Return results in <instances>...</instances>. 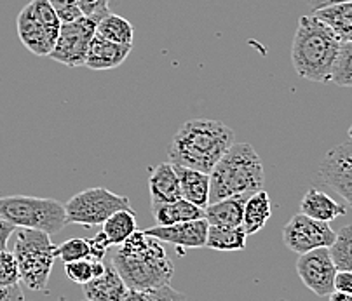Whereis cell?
Segmentation results:
<instances>
[{
  "mask_svg": "<svg viewBox=\"0 0 352 301\" xmlns=\"http://www.w3.org/2000/svg\"><path fill=\"white\" fill-rule=\"evenodd\" d=\"M349 140H351V143H352V126H351V129H349Z\"/></svg>",
  "mask_w": 352,
  "mask_h": 301,
  "instance_id": "60d3db41",
  "label": "cell"
},
{
  "mask_svg": "<svg viewBox=\"0 0 352 301\" xmlns=\"http://www.w3.org/2000/svg\"><path fill=\"white\" fill-rule=\"evenodd\" d=\"M148 192L152 202H175L184 199L175 164L162 162L150 168Z\"/></svg>",
  "mask_w": 352,
  "mask_h": 301,
  "instance_id": "2e32d148",
  "label": "cell"
},
{
  "mask_svg": "<svg viewBox=\"0 0 352 301\" xmlns=\"http://www.w3.org/2000/svg\"><path fill=\"white\" fill-rule=\"evenodd\" d=\"M16 28H18V37L21 44L34 52L35 56H49L56 42L51 38L45 26L37 18L32 2L21 9L16 19Z\"/></svg>",
  "mask_w": 352,
  "mask_h": 301,
  "instance_id": "4fadbf2b",
  "label": "cell"
},
{
  "mask_svg": "<svg viewBox=\"0 0 352 301\" xmlns=\"http://www.w3.org/2000/svg\"><path fill=\"white\" fill-rule=\"evenodd\" d=\"M148 293V300L150 301H187V296L180 291L173 289L171 286H162L157 287V289L146 291Z\"/></svg>",
  "mask_w": 352,
  "mask_h": 301,
  "instance_id": "d6a6232c",
  "label": "cell"
},
{
  "mask_svg": "<svg viewBox=\"0 0 352 301\" xmlns=\"http://www.w3.org/2000/svg\"><path fill=\"white\" fill-rule=\"evenodd\" d=\"M122 301H150L148 293L146 291H138V289H129L126 293V296L122 298Z\"/></svg>",
  "mask_w": 352,
  "mask_h": 301,
  "instance_id": "74e56055",
  "label": "cell"
},
{
  "mask_svg": "<svg viewBox=\"0 0 352 301\" xmlns=\"http://www.w3.org/2000/svg\"><path fill=\"white\" fill-rule=\"evenodd\" d=\"M58 245L53 244L51 235L41 230L19 228L16 234L14 253L18 261L21 282L35 293L47 291L49 277L56 261Z\"/></svg>",
  "mask_w": 352,
  "mask_h": 301,
  "instance_id": "5b68a950",
  "label": "cell"
},
{
  "mask_svg": "<svg viewBox=\"0 0 352 301\" xmlns=\"http://www.w3.org/2000/svg\"><path fill=\"white\" fill-rule=\"evenodd\" d=\"M84 301H89V300H84Z\"/></svg>",
  "mask_w": 352,
  "mask_h": 301,
  "instance_id": "b9f144b4",
  "label": "cell"
},
{
  "mask_svg": "<svg viewBox=\"0 0 352 301\" xmlns=\"http://www.w3.org/2000/svg\"><path fill=\"white\" fill-rule=\"evenodd\" d=\"M250 195H236V197L221 199L218 202H210L204 209V220L210 227H243L244 205Z\"/></svg>",
  "mask_w": 352,
  "mask_h": 301,
  "instance_id": "ac0fdd59",
  "label": "cell"
},
{
  "mask_svg": "<svg viewBox=\"0 0 352 301\" xmlns=\"http://www.w3.org/2000/svg\"><path fill=\"white\" fill-rule=\"evenodd\" d=\"M322 185L337 192L352 209V143H342L328 150L319 164Z\"/></svg>",
  "mask_w": 352,
  "mask_h": 301,
  "instance_id": "8fae6325",
  "label": "cell"
},
{
  "mask_svg": "<svg viewBox=\"0 0 352 301\" xmlns=\"http://www.w3.org/2000/svg\"><path fill=\"white\" fill-rule=\"evenodd\" d=\"M96 19L86 18V16L70 23H61L60 37L49 58L65 67H84L91 41L96 35Z\"/></svg>",
  "mask_w": 352,
  "mask_h": 301,
  "instance_id": "ba28073f",
  "label": "cell"
},
{
  "mask_svg": "<svg viewBox=\"0 0 352 301\" xmlns=\"http://www.w3.org/2000/svg\"><path fill=\"white\" fill-rule=\"evenodd\" d=\"M246 232L243 227H210L206 238V247L221 253L243 251L246 247Z\"/></svg>",
  "mask_w": 352,
  "mask_h": 301,
  "instance_id": "603a6c76",
  "label": "cell"
},
{
  "mask_svg": "<svg viewBox=\"0 0 352 301\" xmlns=\"http://www.w3.org/2000/svg\"><path fill=\"white\" fill-rule=\"evenodd\" d=\"M84 296L89 301H122L129 287L113 267V263H105V271L102 276L84 284Z\"/></svg>",
  "mask_w": 352,
  "mask_h": 301,
  "instance_id": "9a60e30c",
  "label": "cell"
},
{
  "mask_svg": "<svg viewBox=\"0 0 352 301\" xmlns=\"http://www.w3.org/2000/svg\"><path fill=\"white\" fill-rule=\"evenodd\" d=\"M270 216H272V204H270V197L265 190H260L256 194L250 195L246 205H244L243 218V228L248 237L263 230Z\"/></svg>",
  "mask_w": 352,
  "mask_h": 301,
  "instance_id": "44dd1931",
  "label": "cell"
},
{
  "mask_svg": "<svg viewBox=\"0 0 352 301\" xmlns=\"http://www.w3.org/2000/svg\"><path fill=\"white\" fill-rule=\"evenodd\" d=\"M112 263L129 289L152 291L168 286L175 274L162 242L140 230L119 245Z\"/></svg>",
  "mask_w": 352,
  "mask_h": 301,
  "instance_id": "6da1fadb",
  "label": "cell"
},
{
  "mask_svg": "<svg viewBox=\"0 0 352 301\" xmlns=\"http://www.w3.org/2000/svg\"><path fill=\"white\" fill-rule=\"evenodd\" d=\"M110 0H77V5H79L82 16L91 19H96L100 23V19L105 18L107 14H110L109 8Z\"/></svg>",
  "mask_w": 352,
  "mask_h": 301,
  "instance_id": "4dcf8cb0",
  "label": "cell"
},
{
  "mask_svg": "<svg viewBox=\"0 0 352 301\" xmlns=\"http://www.w3.org/2000/svg\"><path fill=\"white\" fill-rule=\"evenodd\" d=\"M330 254L337 270L352 271V225H345L337 232Z\"/></svg>",
  "mask_w": 352,
  "mask_h": 301,
  "instance_id": "484cf974",
  "label": "cell"
},
{
  "mask_svg": "<svg viewBox=\"0 0 352 301\" xmlns=\"http://www.w3.org/2000/svg\"><path fill=\"white\" fill-rule=\"evenodd\" d=\"M0 216L16 228L41 230L47 235L60 234L68 225L65 204L30 195L0 197Z\"/></svg>",
  "mask_w": 352,
  "mask_h": 301,
  "instance_id": "8992f818",
  "label": "cell"
},
{
  "mask_svg": "<svg viewBox=\"0 0 352 301\" xmlns=\"http://www.w3.org/2000/svg\"><path fill=\"white\" fill-rule=\"evenodd\" d=\"M21 282L18 261L11 251H0V286L9 287Z\"/></svg>",
  "mask_w": 352,
  "mask_h": 301,
  "instance_id": "f546056e",
  "label": "cell"
},
{
  "mask_svg": "<svg viewBox=\"0 0 352 301\" xmlns=\"http://www.w3.org/2000/svg\"><path fill=\"white\" fill-rule=\"evenodd\" d=\"M0 301H25V296H23V291L19 287V284L9 287L0 286Z\"/></svg>",
  "mask_w": 352,
  "mask_h": 301,
  "instance_id": "d590c367",
  "label": "cell"
},
{
  "mask_svg": "<svg viewBox=\"0 0 352 301\" xmlns=\"http://www.w3.org/2000/svg\"><path fill=\"white\" fill-rule=\"evenodd\" d=\"M136 230H138L136 228V214L131 209L113 212L103 223V232H105L112 245H120L124 241H128Z\"/></svg>",
  "mask_w": 352,
  "mask_h": 301,
  "instance_id": "d4e9b609",
  "label": "cell"
},
{
  "mask_svg": "<svg viewBox=\"0 0 352 301\" xmlns=\"http://www.w3.org/2000/svg\"><path fill=\"white\" fill-rule=\"evenodd\" d=\"M122 209H131L129 199L113 194L103 186L82 190L65 204L68 225H80L87 228L103 225L113 212Z\"/></svg>",
  "mask_w": 352,
  "mask_h": 301,
  "instance_id": "52a82bcc",
  "label": "cell"
},
{
  "mask_svg": "<svg viewBox=\"0 0 352 301\" xmlns=\"http://www.w3.org/2000/svg\"><path fill=\"white\" fill-rule=\"evenodd\" d=\"M340 2H351V0H307V4L311 5L314 11L322 8H328V5H333V4H340Z\"/></svg>",
  "mask_w": 352,
  "mask_h": 301,
  "instance_id": "f35d334b",
  "label": "cell"
},
{
  "mask_svg": "<svg viewBox=\"0 0 352 301\" xmlns=\"http://www.w3.org/2000/svg\"><path fill=\"white\" fill-rule=\"evenodd\" d=\"M208 230H210V223L206 220H194V221H184V223L169 225V227H157L148 228L145 230L146 235L157 237L161 242H169L178 247H206Z\"/></svg>",
  "mask_w": 352,
  "mask_h": 301,
  "instance_id": "7c38bea8",
  "label": "cell"
},
{
  "mask_svg": "<svg viewBox=\"0 0 352 301\" xmlns=\"http://www.w3.org/2000/svg\"><path fill=\"white\" fill-rule=\"evenodd\" d=\"M328 298H330V301H352V294L340 293V291H333Z\"/></svg>",
  "mask_w": 352,
  "mask_h": 301,
  "instance_id": "ab89813d",
  "label": "cell"
},
{
  "mask_svg": "<svg viewBox=\"0 0 352 301\" xmlns=\"http://www.w3.org/2000/svg\"><path fill=\"white\" fill-rule=\"evenodd\" d=\"M152 216L157 225L169 227L184 221L203 220L204 209L197 208L185 199L175 202H152Z\"/></svg>",
  "mask_w": 352,
  "mask_h": 301,
  "instance_id": "ffe728a7",
  "label": "cell"
},
{
  "mask_svg": "<svg viewBox=\"0 0 352 301\" xmlns=\"http://www.w3.org/2000/svg\"><path fill=\"white\" fill-rule=\"evenodd\" d=\"M331 84L338 87H352V42H342Z\"/></svg>",
  "mask_w": 352,
  "mask_h": 301,
  "instance_id": "83f0119b",
  "label": "cell"
},
{
  "mask_svg": "<svg viewBox=\"0 0 352 301\" xmlns=\"http://www.w3.org/2000/svg\"><path fill=\"white\" fill-rule=\"evenodd\" d=\"M49 4L53 5L56 14L60 16L61 23H70L82 18V12H80L79 5H77V0H49Z\"/></svg>",
  "mask_w": 352,
  "mask_h": 301,
  "instance_id": "1f68e13d",
  "label": "cell"
},
{
  "mask_svg": "<svg viewBox=\"0 0 352 301\" xmlns=\"http://www.w3.org/2000/svg\"><path fill=\"white\" fill-rule=\"evenodd\" d=\"M314 14L330 26L340 42H352V0L318 9Z\"/></svg>",
  "mask_w": 352,
  "mask_h": 301,
  "instance_id": "7402d4cb",
  "label": "cell"
},
{
  "mask_svg": "<svg viewBox=\"0 0 352 301\" xmlns=\"http://www.w3.org/2000/svg\"><path fill=\"white\" fill-rule=\"evenodd\" d=\"M103 271H105V263L98 260H79L65 265V274L68 279L80 286L100 277Z\"/></svg>",
  "mask_w": 352,
  "mask_h": 301,
  "instance_id": "4316f807",
  "label": "cell"
},
{
  "mask_svg": "<svg viewBox=\"0 0 352 301\" xmlns=\"http://www.w3.org/2000/svg\"><path fill=\"white\" fill-rule=\"evenodd\" d=\"M337 267L331 260L330 247H321L311 253L300 254L296 260V274L307 289L316 296H330L335 291Z\"/></svg>",
  "mask_w": 352,
  "mask_h": 301,
  "instance_id": "30bf717a",
  "label": "cell"
},
{
  "mask_svg": "<svg viewBox=\"0 0 352 301\" xmlns=\"http://www.w3.org/2000/svg\"><path fill=\"white\" fill-rule=\"evenodd\" d=\"M340 45V38L314 12L300 16L292 45V63L296 75L319 84L331 82Z\"/></svg>",
  "mask_w": 352,
  "mask_h": 301,
  "instance_id": "3957f363",
  "label": "cell"
},
{
  "mask_svg": "<svg viewBox=\"0 0 352 301\" xmlns=\"http://www.w3.org/2000/svg\"><path fill=\"white\" fill-rule=\"evenodd\" d=\"M96 34L102 35L107 41L122 45H133V41H135V28H133L131 23L122 16L113 14V12L100 19L96 26Z\"/></svg>",
  "mask_w": 352,
  "mask_h": 301,
  "instance_id": "cb8c5ba5",
  "label": "cell"
},
{
  "mask_svg": "<svg viewBox=\"0 0 352 301\" xmlns=\"http://www.w3.org/2000/svg\"><path fill=\"white\" fill-rule=\"evenodd\" d=\"M16 227L12 223H9L8 220H4L2 216H0V251L8 249V242L9 237L14 234Z\"/></svg>",
  "mask_w": 352,
  "mask_h": 301,
  "instance_id": "8d00e7d4",
  "label": "cell"
},
{
  "mask_svg": "<svg viewBox=\"0 0 352 301\" xmlns=\"http://www.w3.org/2000/svg\"><path fill=\"white\" fill-rule=\"evenodd\" d=\"M300 212L312 220L331 223L347 212V208L318 188H309L300 202Z\"/></svg>",
  "mask_w": 352,
  "mask_h": 301,
  "instance_id": "e0dca14e",
  "label": "cell"
},
{
  "mask_svg": "<svg viewBox=\"0 0 352 301\" xmlns=\"http://www.w3.org/2000/svg\"><path fill=\"white\" fill-rule=\"evenodd\" d=\"M89 244H91V260H98V261H103L107 251H109V247L112 245L103 230L100 232V234H96V237L91 238Z\"/></svg>",
  "mask_w": 352,
  "mask_h": 301,
  "instance_id": "836d02e7",
  "label": "cell"
},
{
  "mask_svg": "<svg viewBox=\"0 0 352 301\" xmlns=\"http://www.w3.org/2000/svg\"><path fill=\"white\" fill-rule=\"evenodd\" d=\"M265 171L250 143H234L210 172V202L236 195H253L263 190Z\"/></svg>",
  "mask_w": 352,
  "mask_h": 301,
  "instance_id": "277c9868",
  "label": "cell"
},
{
  "mask_svg": "<svg viewBox=\"0 0 352 301\" xmlns=\"http://www.w3.org/2000/svg\"><path fill=\"white\" fill-rule=\"evenodd\" d=\"M175 169L180 179L182 197L197 208L206 209L210 204V175L182 166H175Z\"/></svg>",
  "mask_w": 352,
  "mask_h": 301,
  "instance_id": "d6986e66",
  "label": "cell"
},
{
  "mask_svg": "<svg viewBox=\"0 0 352 301\" xmlns=\"http://www.w3.org/2000/svg\"><path fill=\"white\" fill-rule=\"evenodd\" d=\"M335 291L352 294V271H337V277H335Z\"/></svg>",
  "mask_w": 352,
  "mask_h": 301,
  "instance_id": "e575fe53",
  "label": "cell"
},
{
  "mask_svg": "<svg viewBox=\"0 0 352 301\" xmlns=\"http://www.w3.org/2000/svg\"><path fill=\"white\" fill-rule=\"evenodd\" d=\"M236 133L221 120H188L178 129L169 148V162L210 175L227 150L234 145Z\"/></svg>",
  "mask_w": 352,
  "mask_h": 301,
  "instance_id": "7a4b0ae2",
  "label": "cell"
},
{
  "mask_svg": "<svg viewBox=\"0 0 352 301\" xmlns=\"http://www.w3.org/2000/svg\"><path fill=\"white\" fill-rule=\"evenodd\" d=\"M337 238V232L330 223L312 220L309 216L295 214L283 228V242L289 251L300 254L311 253L321 247H330Z\"/></svg>",
  "mask_w": 352,
  "mask_h": 301,
  "instance_id": "9c48e42d",
  "label": "cell"
},
{
  "mask_svg": "<svg viewBox=\"0 0 352 301\" xmlns=\"http://www.w3.org/2000/svg\"><path fill=\"white\" fill-rule=\"evenodd\" d=\"M133 45H122L110 42L103 38L102 35H94L91 41L89 51H87L86 65L89 70H112V68L120 67L124 61L128 60L129 52H131Z\"/></svg>",
  "mask_w": 352,
  "mask_h": 301,
  "instance_id": "5bb4252c",
  "label": "cell"
},
{
  "mask_svg": "<svg viewBox=\"0 0 352 301\" xmlns=\"http://www.w3.org/2000/svg\"><path fill=\"white\" fill-rule=\"evenodd\" d=\"M56 256L63 261L65 265L72 261L79 260H91V244L87 238L74 237L65 241L63 244L58 245Z\"/></svg>",
  "mask_w": 352,
  "mask_h": 301,
  "instance_id": "f1b7e54d",
  "label": "cell"
}]
</instances>
